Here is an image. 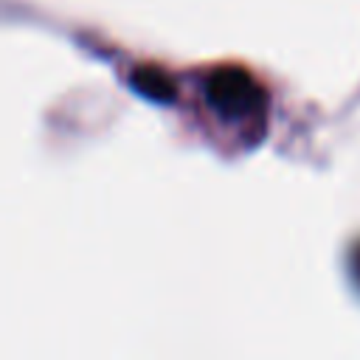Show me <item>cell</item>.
<instances>
[{
  "instance_id": "obj_2",
  "label": "cell",
  "mask_w": 360,
  "mask_h": 360,
  "mask_svg": "<svg viewBox=\"0 0 360 360\" xmlns=\"http://www.w3.org/2000/svg\"><path fill=\"white\" fill-rule=\"evenodd\" d=\"M129 84H132L143 98L160 101V104L174 101V96H177L174 79H172L163 68H158V65H138V68L129 73Z\"/></svg>"
},
{
  "instance_id": "obj_1",
  "label": "cell",
  "mask_w": 360,
  "mask_h": 360,
  "mask_svg": "<svg viewBox=\"0 0 360 360\" xmlns=\"http://www.w3.org/2000/svg\"><path fill=\"white\" fill-rule=\"evenodd\" d=\"M205 98L217 112H222L228 118H245L264 107L262 84L245 68H236V65L217 68L208 73Z\"/></svg>"
}]
</instances>
